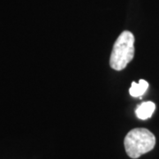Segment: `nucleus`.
I'll return each instance as SVG.
<instances>
[{
  "label": "nucleus",
  "mask_w": 159,
  "mask_h": 159,
  "mask_svg": "<svg viewBox=\"0 0 159 159\" xmlns=\"http://www.w3.org/2000/svg\"><path fill=\"white\" fill-rule=\"evenodd\" d=\"M134 35L130 31H123L114 43L110 57V66L121 71L133 60L134 56Z\"/></svg>",
  "instance_id": "f257e3e1"
},
{
  "label": "nucleus",
  "mask_w": 159,
  "mask_h": 159,
  "mask_svg": "<svg viewBox=\"0 0 159 159\" xmlns=\"http://www.w3.org/2000/svg\"><path fill=\"white\" fill-rule=\"evenodd\" d=\"M124 145L128 157L139 158L142 155L153 149L156 145V137L146 128H134L125 135Z\"/></svg>",
  "instance_id": "f03ea898"
},
{
  "label": "nucleus",
  "mask_w": 159,
  "mask_h": 159,
  "mask_svg": "<svg viewBox=\"0 0 159 159\" xmlns=\"http://www.w3.org/2000/svg\"><path fill=\"white\" fill-rule=\"evenodd\" d=\"M156 110V104L153 102H143L137 106L135 114L137 118L142 120L149 119Z\"/></svg>",
  "instance_id": "7ed1b4c3"
},
{
  "label": "nucleus",
  "mask_w": 159,
  "mask_h": 159,
  "mask_svg": "<svg viewBox=\"0 0 159 159\" xmlns=\"http://www.w3.org/2000/svg\"><path fill=\"white\" fill-rule=\"evenodd\" d=\"M148 88V81L145 80H140L139 83H135L134 81L132 82L129 93L130 96L133 97H141V96L144 95V93L147 91Z\"/></svg>",
  "instance_id": "20e7f679"
}]
</instances>
